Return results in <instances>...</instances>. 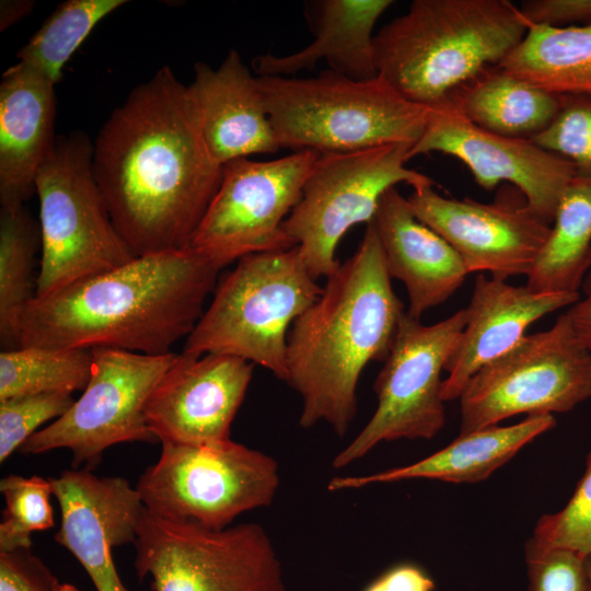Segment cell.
<instances>
[{
  "instance_id": "cell-1",
  "label": "cell",
  "mask_w": 591,
  "mask_h": 591,
  "mask_svg": "<svg viewBox=\"0 0 591 591\" xmlns=\"http://www.w3.org/2000/svg\"><path fill=\"white\" fill-rule=\"evenodd\" d=\"M95 179L137 256L185 250L222 178L188 85L159 69L115 108L93 142Z\"/></svg>"
},
{
  "instance_id": "cell-2",
  "label": "cell",
  "mask_w": 591,
  "mask_h": 591,
  "mask_svg": "<svg viewBox=\"0 0 591 591\" xmlns=\"http://www.w3.org/2000/svg\"><path fill=\"white\" fill-rule=\"evenodd\" d=\"M220 270L189 247L137 256L35 298L20 322V347L169 354L201 317Z\"/></svg>"
},
{
  "instance_id": "cell-3",
  "label": "cell",
  "mask_w": 591,
  "mask_h": 591,
  "mask_svg": "<svg viewBox=\"0 0 591 591\" xmlns=\"http://www.w3.org/2000/svg\"><path fill=\"white\" fill-rule=\"evenodd\" d=\"M391 279L371 221L356 253L290 327L286 382L302 399L301 427L326 422L338 436L350 427L361 372L386 359L406 313Z\"/></svg>"
},
{
  "instance_id": "cell-4",
  "label": "cell",
  "mask_w": 591,
  "mask_h": 591,
  "mask_svg": "<svg viewBox=\"0 0 591 591\" xmlns=\"http://www.w3.org/2000/svg\"><path fill=\"white\" fill-rule=\"evenodd\" d=\"M528 28L508 0H415L374 35L378 76L407 100L432 106L499 65Z\"/></svg>"
},
{
  "instance_id": "cell-5",
  "label": "cell",
  "mask_w": 591,
  "mask_h": 591,
  "mask_svg": "<svg viewBox=\"0 0 591 591\" xmlns=\"http://www.w3.org/2000/svg\"><path fill=\"white\" fill-rule=\"evenodd\" d=\"M280 148L350 152L421 137L429 107L381 77L355 80L326 70L313 78L257 77Z\"/></svg>"
},
{
  "instance_id": "cell-6",
  "label": "cell",
  "mask_w": 591,
  "mask_h": 591,
  "mask_svg": "<svg viewBox=\"0 0 591 591\" xmlns=\"http://www.w3.org/2000/svg\"><path fill=\"white\" fill-rule=\"evenodd\" d=\"M322 291L297 246L246 255L217 285L183 352L239 357L286 382L290 327Z\"/></svg>"
},
{
  "instance_id": "cell-7",
  "label": "cell",
  "mask_w": 591,
  "mask_h": 591,
  "mask_svg": "<svg viewBox=\"0 0 591 591\" xmlns=\"http://www.w3.org/2000/svg\"><path fill=\"white\" fill-rule=\"evenodd\" d=\"M92 155L93 143L84 132L60 135L37 174L42 248L36 298L136 257L114 225Z\"/></svg>"
},
{
  "instance_id": "cell-8",
  "label": "cell",
  "mask_w": 591,
  "mask_h": 591,
  "mask_svg": "<svg viewBox=\"0 0 591 591\" xmlns=\"http://www.w3.org/2000/svg\"><path fill=\"white\" fill-rule=\"evenodd\" d=\"M279 480L274 457L229 439L162 443L136 489L144 508L158 517L221 530L241 513L269 506Z\"/></svg>"
},
{
  "instance_id": "cell-9",
  "label": "cell",
  "mask_w": 591,
  "mask_h": 591,
  "mask_svg": "<svg viewBox=\"0 0 591 591\" xmlns=\"http://www.w3.org/2000/svg\"><path fill=\"white\" fill-rule=\"evenodd\" d=\"M412 144L392 143L350 152L320 153L301 197L282 224L316 280L340 265L335 253L345 233L370 223L382 196L397 184L414 190L436 183L408 169Z\"/></svg>"
},
{
  "instance_id": "cell-10",
  "label": "cell",
  "mask_w": 591,
  "mask_h": 591,
  "mask_svg": "<svg viewBox=\"0 0 591 591\" xmlns=\"http://www.w3.org/2000/svg\"><path fill=\"white\" fill-rule=\"evenodd\" d=\"M135 570L152 591H283L281 567L263 526L215 530L158 517L144 509Z\"/></svg>"
},
{
  "instance_id": "cell-11",
  "label": "cell",
  "mask_w": 591,
  "mask_h": 591,
  "mask_svg": "<svg viewBox=\"0 0 591 591\" xmlns=\"http://www.w3.org/2000/svg\"><path fill=\"white\" fill-rule=\"evenodd\" d=\"M590 397L591 351L563 313L552 327L525 335L471 378L459 397L460 433L522 414L567 413Z\"/></svg>"
},
{
  "instance_id": "cell-12",
  "label": "cell",
  "mask_w": 591,
  "mask_h": 591,
  "mask_svg": "<svg viewBox=\"0 0 591 591\" xmlns=\"http://www.w3.org/2000/svg\"><path fill=\"white\" fill-rule=\"evenodd\" d=\"M466 309L425 325L403 316L384 366L374 381L378 405L361 431L333 460L340 468L381 442L431 439L444 426L441 373L466 325Z\"/></svg>"
},
{
  "instance_id": "cell-13",
  "label": "cell",
  "mask_w": 591,
  "mask_h": 591,
  "mask_svg": "<svg viewBox=\"0 0 591 591\" xmlns=\"http://www.w3.org/2000/svg\"><path fill=\"white\" fill-rule=\"evenodd\" d=\"M90 380L81 396L59 418L31 436L19 449L42 454L68 449L73 466L92 470L104 451L125 442H157L148 427L147 401L176 355H146L95 347Z\"/></svg>"
},
{
  "instance_id": "cell-14",
  "label": "cell",
  "mask_w": 591,
  "mask_h": 591,
  "mask_svg": "<svg viewBox=\"0 0 591 591\" xmlns=\"http://www.w3.org/2000/svg\"><path fill=\"white\" fill-rule=\"evenodd\" d=\"M318 155L302 150L270 161L243 158L224 164L189 248L222 269L250 254L293 247L282 224Z\"/></svg>"
},
{
  "instance_id": "cell-15",
  "label": "cell",
  "mask_w": 591,
  "mask_h": 591,
  "mask_svg": "<svg viewBox=\"0 0 591 591\" xmlns=\"http://www.w3.org/2000/svg\"><path fill=\"white\" fill-rule=\"evenodd\" d=\"M428 107L425 130L410 148V159L431 152L454 157L486 190L509 182L523 194L529 209L552 225L561 195L577 175L570 161L530 139L483 129L447 102Z\"/></svg>"
},
{
  "instance_id": "cell-16",
  "label": "cell",
  "mask_w": 591,
  "mask_h": 591,
  "mask_svg": "<svg viewBox=\"0 0 591 591\" xmlns=\"http://www.w3.org/2000/svg\"><path fill=\"white\" fill-rule=\"evenodd\" d=\"M407 200L415 217L455 250L468 274L487 271L500 280L528 276L551 232L526 204L448 198L433 186L414 190Z\"/></svg>"
},
{
  "instance_id": "cell-17",
  "label": "cell",
  "mask_w": 591,
  "mask_h": 591,
  "mask_svg": "<svg viewBox=\"0 0 591 591\" xmlns=\"http://www.w3.org/2000/svg\"><path fill=\"white\" fill-rule=\"evenodd\" d=\"M252 362L228 355H176L152 390L144 415L161 443L206 444L230 439L231 424L252 380Z\"/></svg>"
},
{
  "instance_id": "cell-18",
  "label": "cell",
  "mask_w": 591,
  "mask_h": 591,
  "mask_svg": "<svg viewBox=\"0 0 591 591\" xmlns=\"http://www.w3.org/2000/svg\"><path fill=\"white\" fill-rule=\"evenodd\" d=\"M49 479L61 514L56 542L79 560L96 591H129L112 551L136 540L146 509L138 490L125 478L99 477L90 470H68Z\"/></svg>"
},
{
  "instance_id": "cell-19",
  "label": "cell",
  "mask_w": 591,
  "mask_h": 591,
  "mask_svg": "<svg viewBox=\"0 0 591 591\" xmlns=\"http://www.w3.org/2000/svg\"><path fill=\"white\" fill-rule=\"evenodd\" d=\"M579 299V293L537 292L478 275L465 308L466 325L445 366L443 401L459 399L471 378L513 348L533 323Z\"/></svg>"
},
{
  "instance_id": "cell-20",
  "label": "cell",
  "mask_w": 591,
  "mask_h": 591,
  "mask_svg": "<svg viewBox=\"0 0 591 591\" xmlns=\"http://www.w3.org/2000/svg\"><path fill=\"white\" fill-rule=\"evenodd\" d=\"M55 83L18 61L0 82V208L16 209L36 193L55 144Z\"/></svg>"
},
{
  "instance_id": "cell-21",
  "label": "cell",
  "mask_w": 591,
  "mask_h": 591,
  "mask_svg": "<svg viewBox=\"0 0 591 591\" xmlns=\"http://www.w3.org/2000/svg\"><path fill=\"white\" fill-rule=\"evenodd\" d=\"M188 89L208 149L222 166L280 149L257 77L235 49L228 53L217 69L204 62L195 63Z\"/></svg>"
},
{
  "instance_id": "cell-22",
  "label": "cell",
  "mask_w": 591,
  "mask_h": 591,
  "mask_svg": "<svg viewBox=\"0 0 591 591\" xmlns=\"http://www.w3.org/2000/svg\"><path fill=\"white\" fill-rule=\"evenodd\" d=\"M372 223L391 278L407 290L406 313L421 315L442 303L462 286L468 271L455 250L419 221L407 197L396 187L381 198Z\"/></svg>"
},
{
  "instance_id": "cell-23",
  "label": "cell",
  "mask_w": 591,
  "mask_h": 591,
  "mask_svg": "<svg viewBox=\"0 0 591 591\" xmlns=\"http://www.w3.org/2000/svg\"><path fill=\"white\" fill-rule=\"evenodd\" d=\"M392 0H321L308 5L314 40L286 56H256V77H290L325 60L332 71L355 80L378 77L373 28Z\"/></svg>"
},
{
  "instance_id": "cell-24",
  "label": "cell",
  "mask_w": 591,
  "mask_h": 591,
  "mask_svg": "<svg viewBox=\"0 0 591 591\" xmlns=\"http://www.w3.org/2000/svg\"><path fill=\"white\" fill-rule=\"evenodd\" d=\"M556 426L554 415L526 416L510 426H493L459 437L415 463L360 476L334 477L329 490L357 489L405 479L477 483L488 478L523 447Z\"/></svg>"
},
{
  "instance_id": "cell-25",
  "label": "cell",
  "mask_w": 591,
  "mask_h": 591,
  "mask_svg": "<svg viewBox=\"0 0 591 591\" xmlns=\"http://www.w3.org/2000/svg\"><path fill=\"white\" fill-rule=\"evenodd\" d=\"M476 126L520 139H532L556 116L560 94L541 89L490 66L445 101Z\"/></svg>"
},
{
  "instance_id": "cell-26",
  "label": "cell",
  "mask_w": 591,
  "mask_h": 591,
  "mask_svg": "<svg viewBox=\"0 0 591 591\" xmlns=\"http://www.w3.org/2000/svg\"><path fill=\"white\" fill-rule=\"evenodd\" d=\"M590 270L591 177L576 175L561 195L526 286L537 292L579 293Z\"/></svg>"
},
{
  "instance_id": "cell-27",
  "label": "cell",
  "mask_w": 591,
  "mask_h": 591,
  "mask_svg": "<svg viewBox=\"0 0 591 591\" xmlns=\"http://www.w3.org/2000/svg\"><path fill=\"white\" fill-rule=\"evenodd\" d=\"M499 66L555 94H591V25L529 26Z\"/></svg>"
},
{
  "instance_id": "cell-28",
  "label": "cell",
  "mask_w": 591,
  "mask_h": 591,
  "mask_svg": "<svg viewBox=\"0 0 591 591\" xmlns=\"http://www.w3.org/2000/svg\"><path fill=\"white\" fill-rule=\"evenodd\" d=\"M42 248L39 223L25 206L0 208V345L20 347V322L35 300L36 255Z\"/></svg>"
},
{
  "instance_id": "cell-29",
  "label": "cell",
  "mask_w": 591,
  "mask_h": 591,
  "mask_svg": "<svg viewBox=\"0 0 591 591\" xmlns=\"http://www.w3.org/2000/svg\"><path fill=\"white\" fill-rule=\"evenodd\" d=\"M91 349L19 347L0 354V401L45 393L83 391L90 380Z\"/></svg>"
},
{
  "instance_id": "cell-30",
  "label": "cell",
  "mask_w": 591,
  "mask_h": 591,
  "mask_svg": "<svg viewBox=\"0 0 591 591\" xmlns=\"http://www.w3.org/2000/svg\"><path fill=\"white\" fill-rule=\"evenodd\" d=\"M125 3V0H67L60 3L19 50V61L57 84L62 68L96 24Z\"/></svg>"
},
{
  "instance_id": "cell-31",
  "label": "cell",
  "mask_w": 591,
  "mask_h": 591,
  "mask_svg": "<svg viewBox=\"0 0 591 591\" xmlns=\"http://www.w3.org/2000/svg\"><path fill=\"white\" fill-rule=\"evenodd\" d=\"M5 507L0 522V553L31 549L32 534L55 525L50 479L10 474L0 482Z\"/></svg>"
},
{
  "instance_id": "cell-32",
  "label": "cell",
  "mask_w": 591,
  "mask_h": 591,
  "mask_svg": "<svg viewBox=\"0 0 591 591\" xmlns=\"http://www.w3.org/2000/svg\"><path fill=\"white\" fill-rule=\"evenodd\" d=\"M525 546L536 551L567 549L591 557V448L572 496L563 509L538 519Z\"/></svg>"
},
{
  "instance_id": "cell-33",
  "label": "cell",
  "mask_w": 591,
  "mask_h": 591,
  "mask_svg": "<svg viewBox=\"0 0 591 591\" xmlns=\"http://www.w3.org/2000/svg\"><path fill=\"white\" fill-rule=\"evenodd\" d=\"M531 141L570 161L577 176L591 177V94H560L556 116Z\"/></svg>"
},
{
  "instance_id": "cell-34",
  "label": "cell",
  "mask_w": 591,
  "mask_h": 591,
  "mask_svg": "<svg viewBox=\"0 0 591 591\" xmlns=\"http://www.w3.org/2000/svg\"><path fill=\"white\" fill-rule=\"evenodd\" d=\"M69 393L23 395L0 401V462L40 427L62 416L74 403Z\"/></svg>"
},
{
  "instance_id": "cell-35",
  "label": "cell",
  "mask_w": 591,
  "mask_h": 591,
  "mask_svg": "<svg viewBox=\"0 0 591 591\" xmlns=\"http://www.w3.org/2000/svg\"><path fill=\"white\" fill-rule=\"evenodd\" d=\"M529 591H589L587 557L567 549L524 547Z\"/></svg>"
},
{
  "instance_id": "cell-36",
  "label": "cell",
  "mask_w": 591,
  "mask_h": 591,
  "mask_svg": "<svg viewBox=\"0 0 591 591\" xmlns=\"http://www.w3.org/2000/svg\"><path fill=\"white\" fill-rule=\"evenodd\" d=\"M60 584L31 549L0 553V591H57Z\"/></svg>"
},
{
  "instance_id": "cell-37",
  "label": "cell",
  "mask_w": 591,
  "mask_h": 591,
  "mask_svg": "<svg viewBox=\"0 0 591 591\" xmlns=\"http://www.w3.org/2000/svg\"><path fill=\"white\" fill-rule=\"evenodd\" d=\"M519 10L528 26L591 25V0H525L521 2Z\"/></svg>"
},
{
  "instance_id": "cell-38",
  "label": "cell",
  "mask_w": 591,
  "mask_h": 591,
  "mask_svg": "<svg viewBox=\"0 0 591 591\" xmlns=\"http://www.w3.org/2000/svg\"><path fill=\"white\" fill-rule=\"evenodd\" d=\"M364 591H436V584L421 568L402 564L384 572Z\"/></svg>"
},
{
  "instance_id": "cell-39",
  "label": "cell",
  "mask_w": 591,
  "mask_h": 591,
  "mask_svg": "<svg viewBox=\"0 0 591 591\" xmlns=\"http://www.w3.org/2000/svg\"><path fill=\"white\" fill-rule=\"evenodd\" d=\"M583 298L565 312L571 329L582 347L591 351V270L581 286Z\"/></svg>"
},
{
  "instance_id": "cell-40",
  "label": "cell",
  "mask_w": 591,
  "mask_h": 591,
  "mask_svg": "<svg viewBox=\"0 0 591 591\" xmlns=\"http://www.w3.org/2000/svg\"><path fill=\"white\" fill-rule=\"evenodd\" d=\"M34 7L31 0H2L0 2V31L3 32L11 25L28 15Z\"/></svg>"
},
{
  "instance_id": "cell-41",
  "label": "cell",
  "mask_w": 591,
  "mask_h": 591,
  "mask_svg": "<svg viewBox=\"0 0 591 591\" xmlns=\"http://www.w3.org/2000/svg\"><path fill=\"white\" fill-rule=\"evenodd\" d=\"M57 591H79V590L70 583H61Z\"/></svg>"
},
{
  "instance_id": "cell-42",
  "label": "cell",
  "mask_w": 591,
  "mask_h": 591,
  "mask_svg": "<svg viewBox=\"0 0 591 591\" xmlns=\"http://www.w3.org/2000/svg\"><path fill=\"white\" fill-rule=\"evenodd\" d=\"M587 571L589 579V591H591V557H587Z\"/></svg>"
}]
</instances>
